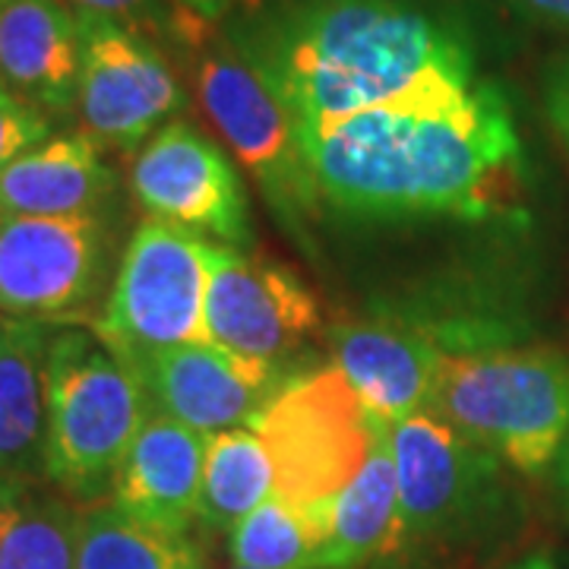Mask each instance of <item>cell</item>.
<instances>
[{
    "instance_id": "1",
    "label": "cell",
    "mask_w": 569,
    "mask_h": 569,
    "mask_svg": "<svg viewBox=\"0 0 569 569\" xmlns=\"http://www.w3.org/2000/svg\"><path fill=\"white\" fill-rule=\"evenodd\" d=\"M320 206L351 219L507 216L522 190V142L507 96L471 61L425 73L406 92L301 130Z\"/></svg>"
},
{
    "instance_id": "2",
    "label": "cell",
    "mask_w": 569,
    "mask_h": 569,
    "mask_svg": "<svg viewBox=\"0 0 569 569\" xmlns=\"http://www.w3.org/2000/svg\"><path fill=\"white\" fill-rule=\"evenodd\" d=\"M241 48L298 130L383 104L437 67L471 61L462 41L408 0H305Z\"/></svg>"
},
{
    "instance_id": "3",
    "label": "cell",
    "mask_w": 569,
    "mask_h": 569,
    "mask_svg": "<svg viewBox=\"0 0 569 569\" xmlns=\"http://www.w3.org/2000/svg\"><path fill=\"white\" fill-rule=\"evenodd\" d=\"M430 415L522 475H541L569 440V351L488 346L449 351Z\"/></svg>"
},
{
    "instance_id": "4",
    "label": "cell",
    "mask_w": 569,
    "mask_h": 569,
    "mask_svg": "<svg viewBox=\"0 0 569 569\" xmlns=\"http://www.w3.org/2000/svg\"><path fill=\"white\" fill-rule=\"evenodd\" d=\"M44 392V481L73 503H99L152 406L130 367L80 326L54 329Z\"/></svg>"
},
{
    "instance_id": "5",
    "label": "cell",
    "mask_w": 569,
    "mask_h": 569,
    "mask_svg": "<svg viewBox=\"0 0 569 569\" xmlns=\"http://www.w3.org/2000/svg\"><path fill=\"white\" fill-rule=\"evenodd\" d=\"M197 102L234 159L257 181L266 203L295 234L317 219V190L307 171L301 130L260 63L241 44L209 39L190 51Z\"/></svg>"
},
{
    "instance_id": "6",
    "label": "cell",
    "mask_w": 569,
    "mask_h": 569,
    "mask_svg": "<svg viewBox=\"0 0 569 569\" xmlns=\"http://www.w3.org/2000/svg\"><path fill=\"white\" fill-rule=\"evenodd\" d=\"M250 430L276 468V497L295 509L329 503L365 468L380 427L336 365L282 380Z\"/></svg>"
},
{
    "instance_id": "7",
    "label": "cell",
    "mask_w": 569,
    "mask_h": 569,
    "mask_svg": "<svg viewBox=\"0 0 569 569\" xmlns=\"http://www.w3.org/2000/svg\"><path fill=\"white\" fill-rule=\"evenodd\" d=\"M209 241L181 224L142 219L96 320V336L121 361L162 348L206 342Z\"/></svg>"
},
{
    "instance_id": "8",
    "label": "cell",
    "mask_w": 569,
    "mask_h": 569,
    "mask_svg": "<svg viewBox=\"0 0 569 569\" xmlns=\"http://www.w3.org/2000/svg\"><path fill=\"white\" fill-rule=\"evenodd\" d=\"M111 276V228L102 212L26 219L0 216V313L51 326L96 323Z\"/></svg>"
},
{
    "instance_id": "9",
    "label": "cell",
    "mask_w": 569,
    "mask_h": 569,
    "mask_svg": "<svg viewBox=\"0 0 569 569\" xmlns=\"http://www.w3.org/2000/svg\"><path fill=\"white\" fill-rule=\"evenodd\" d=\"M387 443L399 481L406 541L462 538L503 497V462L430 411L389 425Z\"/></svg>"
},
{
    "instance_id": "10",
    "label": "cell",
    "mask_w": 569,
    "mask_h": 569,
    "mask_svg": "<svg viewBox=\"0 0 569 569\" xmlns=\"http://www.w3.org/2000/svg\"><path fill=\"white\" fill-rule=\"evenodd\" d=\"M77 20L82 29L77 92L82 133L102 149H140L187 108V89L159 41L121 22Z\"/></svg>"
},
{
    "instance_id": "11",
    "label": "cell",
    "mask_w": 569,
    "mask_h": 569,
    "mask_svg": "<svg viewBox=\"0 0 569 569\" xmlns=\"http://www.w3.org/2000/svg\"><path fill=\"white\" fill-rule=\"evenodd\" d=\"M133 200L146 219L181 224L219 244H253L250 197L238 164L190 121L164 123L142 142L130 168Z\"/></svg>"
},
{
    "instance_id": "12",
    "label": "cell",
    "mask_w": 569,
    "mask_h": 569,
    "mask_svg": "<svg viewBox=\"0 0 569 569\" xmlns=\"http://www.w3.org/2000/svg\"><path fill=\"white\" fill-rule=\"evenodd\" d=\"M206 263V342L276 365L317 332L320 305L288 266L219 241H209Z\"/></svg>"
},
{
    "instance_id": "13",
    "label": "cell",
    "mask_w": 569,
    "mask_h": 569,
    "mask_svg": "<svg viewBox=\"0 0 569 569\" xmlns=\"http://www.w3.org/2000/svg\"><path fill=\"white\" fill-rule=\"evenodd\" d=\"M123 365L149 406L209 437L250 425L282 387L276 365L250 361L212 342L162 348Z\"/></svg>"
},
{
    "instance_id": "14",
    "label": "cell",
    "mask_w": 569,
    "mask_h": 569,
    "mask_svg": "<svg viewBox=\"0 0 569 569\" xmlns=\"http://www.w3.org/2000/svg\"><path fill=\"white\" fill-rule=\"evenodd\" d=\"M332 358L377 425L430 411L449 351L433 326L402 317L351 320L332 329Z\"/></svg>"
},
{
    "instance_id": "15",
    "label": "cell",
    "mask_w": 569,
    "mask_h": 569,
    "mask_svg": "<svg viewBox=\"0 0 569 569\" xmlns=\"http://www.w3.org/2000/svg\"><path fill=\"white\" fill-rule=\"evenodd\" d=\"M209 433L149 411L111 485V507L142 526L190 535L200 522Z\"/></svg>"
},
{
    "instance_id": "16",
    "label": "cell",
    "mask_w": 569,
    "mask_h": 569,
    "mask_svg": "<svg viewBox=\"0 0 569 569\" xmlns=\"http://www.w3.org/2000/svg\"><path fill=\"white\" fill-rule=\"evenodd\" d=\"M82 29L61 0H0V86L41 114L77 111Z\"/></svg>"
},
{
    "instance_id": "17",
    "label": "cell",
    "mask_w": 569,
    "mask_h": 569,
    "mask_svg": "<svg viewBox=\"0 0 569 569\" xmlns=\"http://www.w3.org/2000/svg\"><path fill=\"white\" fill-rule=\"evenodd\" d=\"M58 326L0 313V485L32 488L44 478L48 348Z\"/></svg>"
},
{
    "instance_id": "18",
    "label": "cell",
    "mask_w": 569,
    "mask_h": 569,
    "mask_svg": "<svg viewBox=\"0 0 569 569\" xmlns=\"http://www.w3.org/2000/svg\"><path fill=\"white\" fill-rule=\"evenodd\" d=\"M118 190L102 146L86 133L48 137L0 174V216H92Z\"/></svg>"
},
{
    "instance_id": "19",
    "label": "cell",
    "mask_w": 569,
    "mask_h": 569,
    "mask_svg": "<svg viewBox=\"0 0 569 569\" xmlns=\"http://www.w3.org/2000/svg\"><path fill=\"white\" fill-rule=\"evenodd\" d=\"M305 512L323 531L317 569H361L406 545L387 427H380L365 468L351 478V485L323 507Z\"/></svg>"
},
{
    "instance_id": "20",
    "label": "cell",
    "mask_w": 569,
    "mask_h": 569,
    "mask_svg": "<svg viewBox=\"0 0 569 569\" xmlns=\"http://www.w3.org/2000/svg\"><path fill=\"white\" fill-rule=\"evenodd\" d=\"M276 493L269 449L250 427L209 437L200 497V522L209 531H231Z\"/></svg>"
},
{
    "instance_id": "21",
    "label": "cell",
    "mask_w": 569,
    "mask_h": 569,
    "mask_svg": "<svg viewBox=\"0 0 569 569\" xmlns=\"http://www.w3.org/2000/svg\"><path fill=\"white\" fill-rule=\"evenodd\" d=\"M77 569H209L190 535L142 526L118 507L82 512Z\"/></svg>"
},
{
    "instance_id": "22",
    "label": "cell",
    "mask_w": 569,
    "mask_h": 569,
    "mask_svg": "<svg viewBox=\"0 0 569 569\" xmlns=\"http://www.w3.org/2000/svg\"><path fill=\"white\" fill-rule=\"evenodd\" d=\"M80 526L70 497L20 490L0 541V569H77Z\"/></svg>"
},
{
    "instance_id": "23",
    "label": "cell",
    "mask_w": 569,
    "mask_h": 569,
    "mask_svg": "<svg viewBox=\"0 0 569 569\" xmlns=\"http://www.w3.org/2000/svg\"><path fill=\"white\" fill-rule=\"evenodd\" d=\"M320 545L323 531L313 516L276 493L228 531V553L244 569H317Z\"/></svg>"
},
{
    "instance_id": "24",
    "label": "cell",
    "mask_w": 569,
    "mask_h": 569,
    "mask_svg": "<svg viewBox=\"0 0 569 569\" xmlns=\"http://www.w3.org/2000/svg\"><path fill=\"white\" fill-rule=\"evenodd\" d=\"M67 10L77 17H96V20L121 22L133 32H142L159 44L174 48H200L209 39V29L197 17L183 13L174 0H61Z\"/></svg>"
},
{
    "instance_id": "25",
    "label": "cell",
    "mask_w": 569,
    "mask_h": 569,
    "mask_svg": "<svg viewBox=\"0 0 569 569\" xmlns=\"http://www.w3.org/2000/svg\"><path fill=\"white\" fill-rule=\"evenodd\" d=\"M51 137V121L39 108L26 104L0 86V174Z\"/></svg>"
},
{
    "instance_id": "26",
    "label": "cell",
    "mask_w": 569,
    "mask_h": 569,
    "mask_svg": "<svg viewBox=\"0 0 569 569\" xmlns=\"http://www.w3.org/2000/svg\"><path fill=\"white\" fill-rule=\"evenodd\" d=\"M545 108H548V121L553 127V133L560 137V142L567 146L569 152V54L560 58L548 70V80H545Z\"/></svg>"
},
{
    "instance_id": "27",
    "label": "cell",
    "mask_w": 569,
    "mask_h": 569,
    "mask_svg": "<svg viewBox=\"0 0 569 569\" xmlns=\"http://www.w3.org/2000/svg\"><path fill=\"white\" fill-rule=\"evenodd\" d=\"M178 7H181L183 13H190V17H197L206 26H216V22H222L224 17H231L234 10H241V7H250L253 0H174Z\"/></svg>"
},
{
    "instance_id": "28",
    "label": "cell",
    "mask_w": 569,
    "mask_h": 569,
    "mask_svg": "<svg viewBox=\"0 0 569 569\" xmlns=\"http://www.w3.org/2000/svg\"><path fill=\"white\" fill-rule=\"evenodd\" d=\"M509 3L522 10L529 20L569 29V0H509Z\"/></svg>"
},
{
    "instance_id": "29",
    "label": "cell",
    "mask_w": 569,
    "mask_h": 569,
    "mask_svg": "<svg viewBox=\"0 0 569 569\" xmlns=\"http://www.w3.org/2000/svg\"><path fill=\"white\" fill-rule=\"evenodd\" d=\"M17 493H20V490L3 488V485H0V541H3V531H7V526H10V516H13Z\"/></svg>"
},
{
    "instance_id": "30",
    "label": "cell",
    "mask_w": 569,
    "mask_h": 569,
    "mask_svg": "<svg viewBox=\"0 0 569 569\" xmlns=\"http://www.w3.org/2000/svg\"><path fill=\"white\" fill-rule=\"evenodd\" d=\"M509 569H557L553 567V560H550L548 553H535V557H526L522 563H516V567Z\"/></svg>"
},
{
    "instance_id": "31",
    "label": "cell",
    "mask_w": 569,
    "mask_h": 569,
    "mask_svg": "<svg viewBox=\"0 0 569 569\" xmlns=\"http://www.w3.org/2000/svg\"><path fill=\"white\" fill-rule=\"evenodd\" d=\"M557 478H560V488H563V493H567V500H569V440H567V447L560 449V468H557Z\"/></svg>"
},
{
    "instance_id": "32",
    "label": "cell",
    "mask_w": 569,
    "mask_h": 569,
    "mask_svg": "<svg viewBox=\"0 0 569 569\" xmlns=\"http://www.w3.org/2000/svg\"><path fill=\"white\" fill-rule=\"evenodd\" d=\"M231 569H244V567H231Z\"/></svg>"
}]
</instances>
